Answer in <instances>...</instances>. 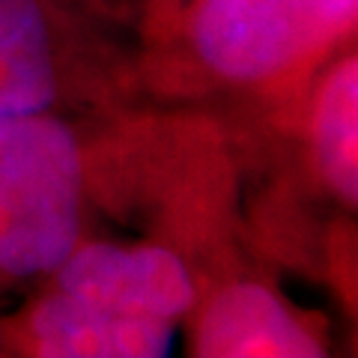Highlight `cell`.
Listing matches in <instances>:
<instances>
[{"instance_id": "cell-1", "label": "cell", "mask_w": 358, "mask_h": 358, "mask_svg": "<svg viewBox=\"0 0 358 358\" xmlns=\"http://www.w3.org/2000/svg\"><path fill=\"white\" fill-rule=\"evenodd\" d=\"M81 212L75 138L42 114L0 117V268L54 272L72 254Z\"/></svg>"}, {"instance_id": "cell-5", "label": "cell", "mask_w": 358, "mask_h": 358, "mask_svg": "<svg viewBox=\"0 0 358 358\" xmlns=\"http://www.w3.org/2000/svg\"><path fill=\"white\" fill-rule=\"evenodd\" d=\"M200 352L218 358H317L322 350L268 289L239 284L221 293L206 310Z\"/></svg>"}, {"instance_id": "cell-3", "label": "cell", "mask_w": 358, "mask_h": 358, "mask_svg": "<svg viewBox=\"0 0 358 358\" xmlns=\"http://www.w3.org/2000/svg\"><path fill=\"white\" fill-rule=\"evenodd\" d=\"M57 272L63 293L134 317L173 322L194 299L185 266L164 248H72Z\"/></svg>"}, {"instance_id": "cell-4", "label": "cell", "mask_w": 358, "mask_h": 358, "mask_svg": "<svg viewBox=\"0 0 358 358\" xmlns=\"http://www.w3.org/2000/svg\"><path fill=\"white\" fill-rule=\"evenodd\" d=\"M39 352L51 358H155L173 346V322L134 317L60 293L33 317Z\"/></svg>"}, {"instance_id": "cell-2", "label": "cell", "mask_w": 358, "mask_h": 358, "mask_svg": "<svg viewBox=\"0 0 358 358\" xmlns=\"http://www.w3.org/2000/svg\"><path fill=\"white\" fill-rule=\"evenodd\" d=\"M358 0H206L194 39L203 60L227 78H266L329 42Z\"/></svg>"}, {"instance_id": "cell-6", "label": "cell", "mask_w": 358, "mask_h": 358, "mask_svg": "<svg viewBox=\"0 0 358 358\" xmlns=\"http://www.w3.org/2000/svg\"><path fill=\"white\" fill-rule=\"evenodd\" d=\"M57 75L48 27L36 0H0V117L42 114Z\"/></svg>"}, {"instance_id": "cell-7", "label": "cell", "mask_w": 358, "mask_h": 358, "mask_svg": "<svg viewBox=\"0 0 358 358\" xmlns=\"http://www.w3.org/2000/svg\"><path fill=\"white\" fill-rule=\"evenodd\" d=\"M358 66L355 60L334 69L317 105V159L329 185L343 200H358Z\"/></svg>"}]
</instances>
